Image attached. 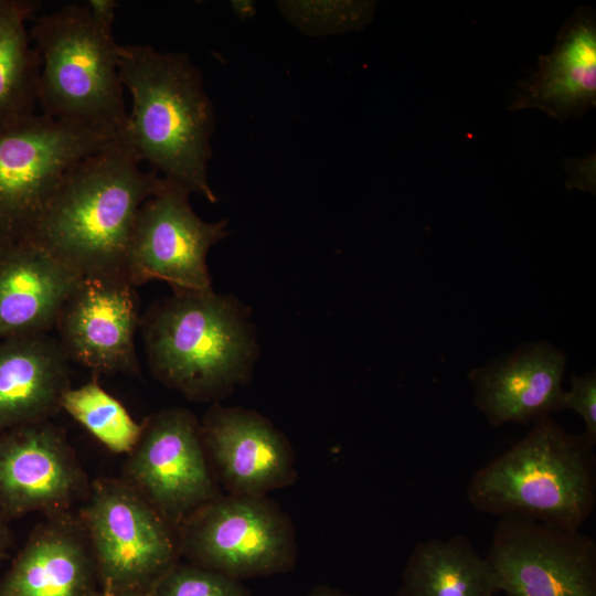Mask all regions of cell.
Instances as JSON below:
<instances>
[{
    "mask_svg": "<svg viewBox=\"0 0 596 596\" xmlns=\"http://www.w3.org/2000/svg\"><path fill=\"white\" fill-rule=\"evenodd\" d=\"M135 286L123 274L81 276L55 329L70 362L99 374H136L135 336L140 326Z\"/></svg>",
    "mask_w": 596,
    "mask_h": 596,
    "instance_id": "12",
    "label": "cell"
},
{
    "mask_svg": "<svg viewBox=\"0 0 596 596\" xmlns=\"http://www.w3.org/2000/svg\"><path fill=\"white\" fill-rule=\"evenodd\" d=\"M61 408L109 450L129 454L142 428L125 406L97 381L70 387L63 394Z\"/></svg>",
    "mask_w": 596,
    "mask_h": 596,
    "instance_id": "22",
    "label": "cell"
},
{
    "mask_svg": "<svg viewBox=\"0 0 596 596\" xmlns=\"http://www.w3.org/2000/svg\"><path fill=\"white\" fill-rule=\"evenodd\" d=\"M95 22L105 30L113 31L116 10L119 2L116 0H88L85 2Z\"/></svg>",
    "mask_w": 596,
    "mask_h": 596,
    "instance_id": "26",
    "label": "cell"
},
{
    "mask_svg": "<svg viewBox=\"0 0 596 596\" xmlns=\"http://www.w3.org/2000/svg\"><path fill=\"white\" fill-rule=\"evenodd\" d=\"M118 70L131 96L124 137L139 160L215 203L207 177L215 117L200 70L183 53L143 44H119Z\"/></svg>",
    "mask_w": 596,
    "mask_h": 596,
    "instance_id": "2",
    "label": "cell"
},
{
    "mask_svg": "<svg viewBox=\"0 0 596 596\" xmlns=\"http://www.w3.org/2000/svg\"><path fill=\"white\" fill-rule=\"evenodd\" d=\"M575 411L584 421V437L593 446L596 443V376L587 373L583 376L572 374L571 387L564 391L562 409Z\"/></svg>",
    "mask_w": 596,
    "mask_h": 596,
    "instance_id": "25",
    "label": "cell"
},
{
    "mask_svg": "<svg viewBox=\"0 0 596 596\" xmlns=\"http://www.w3.org/2000/svg\"><path fill=\"white\" fill-rule=\"evenodd\" d=\"M152 596H249L240 581L219 572L173 563L153 584Z\"/></svg>",
    "mask_w": 596,
    "mask_h": 596,
    "instance_id": "23",
    "label": "cell"
},
{
    "mask_svg": "<svg viewBox=\"0 0 596 596\" xmlns=\"http://www.w3.org/2000/svg\"><path fill=\"white\" fill-rule=\"evenodd\" d=\"M595 105V11L578 7L560 30L551 53L539 56L536 71L519 84L509 109L538 108L565 121Z\"/></svg>",
    "mask_w": 596,
    "mask_h": 596,
    "instance_id": "16",
    "label": "cell"
},
{
    "mask_svg": "<svg viewBox=\"0 0 596 596\" xmlns=\"http://www.w3.org/2000/svg\"><path fill=\"white\" fill-rule=\"evenodd\" d=\"M566 360L547 343L519 349L503 361L475 370V401L489 424H526L562 409Z\"/></svg>",
    "mask_w": 596,
    "mask_h": 596,
    "instance_id": "15",
    "label": "cell"
},
{
    "mask_svg": "<svg viewBox=\"0 0 596 596\" xmlns=\"http://www.w3.org/2000/svg\"><path fill=\"white\" fill-rule=\"evenodd\" d=\"M593 445L550 417L478 469L467 499L478 511L578 530L596 501Z\"/></svg>",
    "mask_w": 596,
    "mask_h": 596,
    "instance_id": "4",
    "label": "cell"
},
{
    "mask_svg": "<svg viewBox=\"0 0 596 596\" xmlns=\"http://www.w3.org/2000/svg\"><path fill=\"white\" fill-rule=\"evenodd\" d=\"M120 137L40 113L0 135V246L26 241L66 171Z\"/></svg>",
    "mask_w": 596,
    "mask_h": 596,
    "instance_id": "7",
    "label": "cell"
},
{
    "mask_svg": "<svg viewBox=\"0 0 596 596\" xmlns=\"http://www.w3.org/2000/svg\"><path fill=\"white\" fill-rule=\"evenodd\" d=\"M190 193L164 179L140 206L131 232L125 276L135 287L151 280L173 291L212 290L206 257L227 235V222H206L189 202Z\"/></svg>",
    "mask_w": 596,
    "mask_h": 596,
    "instance_id": "9",
    "label": "cell"
},
{
    "mask_svg": "<svg viewBox=\"0 0 596 596\" xmlns=\"http://www.w3.org/2000/svg\"><path fill=\"white\" fill-rule=\"evenodd\" d=\"M107 596H141V595H138L135 592H117V593H110Z\"/></svg>",
    "mask_w": 596,
    "mask_h": 596,
    "instance_id": "29",
    "label": "cell"
},
{
    "mask_svg": "<svg viewBox=\"0 0 596 596\" xmlns=\"http://www.w3.org/2000/svg\"><path fill=\"white\" fill-rule=\"evenodd\" d=\"M70 361L49 333L0 340V433L47 421L61 409Z\"/></svg>",
    "mask_w": 596,
    "mask_h": 596,
    "instance_id": "18",
    "label": "cell"
},
{
    "mask_svg": "<svg viewBox=\"0 0 596 596\" xmlns=\"http://www.w3.org/2000/svg\"><path fill=\"white\" fill-rule=\"evenodd\" d=\"M163 183L121 136L66 171L26 242L78 276L125 275L138 211Z\"/></svg>",
    "mask_w": 596,
    "mask_h": 596,
    "instance_id": "1",
    "label": "cell"
},
{
    "mask_svg": "<svg viewBox=\"0 0 596 596\" xmlns=\"http://www.w3.org/2000/svg\"><path fill=\"white\" fill-rule=\"evenodd\" d=\"M79 277L31 242L0 246V340L49 333Z\"/></svg>",
    "mask_w": 596,
    "mask_h": 596,
    "instance_id": "17",
    "label": "cell"
},
{
    "mask_svg": "<svg viewBox=\"0 0 596 596\" xmlns=\"http://www.w3.org/2000/svg\"><path fill=\"white\" fill-rule=\"evenodd\" d=\"M201 432L213 475L228 494L266 497L295 481L290 443L257 412L215 404Z\"/></svg>",
    "mask_w": 596,
    "mask_h": 596,
    "instance_id": "14",
    "label": "cell"
},
{
    "mask_svg": "<svg viewBox=\"0 0 596 596\" xmlns=\"http://www.w3.org/2000/svg\"><path fill=\"white\" fill-rule=\"evenodd\" d=\"M307 596H353V595L343 594V593L334 590L332 588L321 586V587H318L315 590H312Z\"/></svg>",
    "mask_w": 596,
    "mask_h": 596,
    "instance_id": "28",
    "label": "cell"
},
{
    "mask_svg": "<svg viewBox=\"0 0 596 596\" xmlns=\"http://www.w3.org/2000/svg\"><path fill=\"white\" fill-rule=\"evenodd\" d=\"M509 596H596V544L578 530L503 517L488 555Z\"/></svg>",
    "mask_w": 596,
    "mask_h": 596,
    "instance_id": "11",
    "label": "cell"
},
{
    "mask_svg": "<svg viewBox=\"0 0 596 596\" xmlns=\"http://www.w3.org/2000/svg\"><path fill=\"white\" fill-rule=\"evenodd\" d=\"M93 561L113 590L155 583L174 562L172 525L127 481L94 482L83 510Z\"/></svg>",
    "mask_w": 596,
    "mask_h": 596,
    "instance_id": "8",
    "label": "cell"
},
{
    "mask_svg": "<svg viewBox=\"0 0 596 596\" xmlns=\"http://www.w3.org/2000/svg\"><path fill=\"white\" fill-rule=\"evenodd\" d=\"M39 9L34 0H0V135L39 113L41 60L26 25Z\"/></svg>",
    "mask_w": 596,
    "mask_h": 596,
    "instance_id": "21",
    "label": "cell"
},
{
    "mask_svg": "<svg viewBox=\"0 0 596 596\" xmlns=\"http://www.w3.org/2000/svg\"><path fill=\"white\" fill-rule=\"evenodd\" d=\"M139 328L153 376L189 400L223 397L251 376L256 338L235 297L173 291L149 307Z\"/></svg>",
    "mask_w": 596,
    "mask_h": 596,
    "instance_id": "3",
    "label": "cell"
},
{
    "mask_svg": "<svg viewBox=\"0 0 596 596\" xmlns=\"http://www.w3.org/2000/svg\"><path fill=\"white\" fill-rule=\"evenodd\" d=\"M128 483L171 525L220 496L201 423L188 409L164 408L142 423L129 453Z\"/></svg>",
    "mask_w": 596,
    "mask_h": 596,
    "instance_id": "10",
    "label": "cell"
},
{
    "mask_svg": "<svg viewBox=\"0 0 596 596\" xmlns=\"http://www.w3.org/2000/svg\"><path fill=\"white\" fill-rule=\"evenodd\" d=\"M178 528L194 565L237 581L286 573L297 561L292 522L267 497L220 496Z\"/></svg>",
    "mask_w": 596,
    "mask_h": 596,
    "instance_id": "6",
    "label": "cell"
},
{
    "mask_svg": "<svg viewBox=\"0 0 596 596\" xmlns=\"http://www.w3.org/2000/svg\"><path fill=\"white\" fill-rule=\"evenodd\" d=\"M285 14L306 32L358 28L372 14L370 2H281Z\"/></svg>",
    "mask_w": 596,
    "mask_h": 596,
    "instance_id": "24",
    "label": "cell"
},
{
    "mask_svg": "<svg viewBox=\"0 0 596 596\" xmlns=\"http://www.w3.org/2000/svg\"><path fill=\"white\" fill-rule=\"evenodd\" d=\"M8 520L9 519L0 510V557L9 547L11 541Z\"/></svg>",
    "mask_w": 596,
    "mask_h": 596,
    "instance_id": "27",
    "label": "cell"
},
{
    "mask_svg": "<svg viewBox=\"0 0 596 596\" xmlns=\"http://www.w3.org/2000/svg\"><path fill=\"white\" fill-rule=\"evenodd\" d=\"M93 562L83 526L56 513L30 535L0 596H89Z\"/></svg>",
    "mask_w": 596,
    "mask_h": 596,
    "instance_id": "19",
    "label": "cell"
},
{
    "mask_svg": "<svg viewBox=\"0 0 596 596\" xmlns=\"http://www.w3.org/2000/svg\"><path fill=\"white\" fill-rule=\"evenodd\" d=\"M494 572L464 536L417 543L402 574L398 596H494Z\"/></svg>",
    "mask_w": 596,
    "mask_h": 596,
    "instance_id": "20",
    "label": "cell"
},
{
    "mask_svg": "<svg viewBox=\"0 0 596 596\" xmlns=\"http://www.w3.org/2000/svg\"><path fill=\"white\" fill-rule=\"evenodd\" d=\"M41 60L38 109L57 121L124 136L128 111L119 76V44L85 3L36 14L29 29Z\"/></svg>",
    "mask_w": 596,
    "mask_h": 596,
    "instance_id": "5",
    "label": "cell"
},
{
    "mask_svg": "<svg viewBox=\"0 0 596 596\" xmlns=\"http://www.w3.org/2000/svg\"><path fill=\"white\" fill-rule=\"evenodd\" d=\"M505 596H509V595H505Z\"/></svg>",
    "mask_w": 596,
    "mask_h": 596,
    "instance_id": "30",
    "label": "cell"
},
{
    "mask_svg": "<svg viewBox=\"0 0 596 596\" xmlns=\"http://www.w3.org/2000/svg\"><path fill=\"white\" fill-rule=\"evenodd\" d=\"M84 473L47 421L0 433V510L8 518L60 513L83 492Z\"/></svg>",
    "mask_w": 596,
    "mask_h": 596,
    "instance_id": "13",
    "label": "cell"
}]
</instances>
